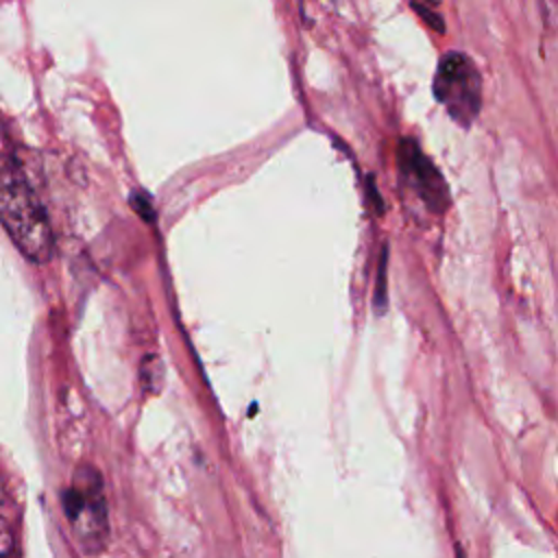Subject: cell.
I'll return each mask as SVG.
<instances>
[{
  "mask_svg": "<svg viewBox=\"0 0 558 558\" xmlns=\"http://www.w3.org/2000/svg\"><path fill=\"white\" fill-rule=\"evenodd\" d=\"M434 96L460 126L473 124L482 109V76L469 54L451 50L440 57Z\"/></svg>",
  "mask_w": 558,
  "mask_h": 558,
  "instance_id": "obj_3",
  "label": "cell"
},
{
  "mask_svg": "<svg viewBox=\"0 0 558 558\" xmlns=\"http://www.w3.org/2000/svg\"><path fill=\"white\" fill-rule=\"evenodd\" d=\"M381 286L386 288V246H384V251H381V259H379V275H377V290H375V303H377V307H379L381 299H386V296L381 294Z\"/></svg>",
  "mask_w": 558,
  "mask_h": 558,
  "instance_id": "obj_6",
  "label": "cell"
},
{
  "mask_svg": "<svg viewBox=\"0 0 558 558\" xmlns=\"http://www.w3.org/2000/svg\"><path fill=\"white\" fill-rule=\"evenodd\" d=\"M399 170L405 179V183L418 194V198L432 209V211H445L451 203L449 187L440 174V170L434 166V161L421 150V146L412 137H403L399 142Z\"/></svg>",
  "mask_w": 558,
  "mask_h": 558,
  "instance_id": "obj_4",
  "label": "cell"
},
{
  "mask_svg": "<svg viewBox=\"0 0 558 558\" xmlns=\"http://www.w3.org/2000/svg\"><path fill=\"white\" fill-rule=\"evenodd\" d=\"M0 220L17 251L33 264H46L54 251L48 211L17 161L4 155L0 181Z\"/></svg>",
  "mask_w": 558,
  "mask_h": 558,
  "instance_id": "obj_1",
  "label": "cell"
},
{
  "mask_svg": "<svg viewBox=\"0 0 558 558\" xmlns=\"http://www.w3.org/2000/svg\"><path fill=\"white\" fill-rule=\"evenodd\" d=\"M427 22H429V26L432 28H436V31H442L445 28V24H442V20H440V15L438 13H434V11H429L425 4H412Z\"/></svg>",
  "mask_w": 558,
  "mask_h": 558,
  "instance_id": "obj_7",
  "label": "cell"
},
{
  "mask_svg": "<svg viewBox=\"0 0 558 558\" xmlns=\"http://www.w3.org/2000/svg\"><path fill=\"white\" fill-rule=\"evenodd\" d=\"M131 205H133V209H135L144 220H148V222L155 220L153 203H150V198H148L142 190H135V192L131 194Z\"/></svg>",
  "mask_w": 558,
  "mask_h": 558,
  "instance_id": "obj_5",
  "label": "cell"
},
{
  "mask_svg": "<svg viewBox=\"0 0 558 558\" xmlns=\"http://www.w3.org/2000/svg\"><path fill=\"white\" fill-rule=\"evenodd\" d=\"M63 514L85 551L98 554L107 547L109 514L102 488V475L92 464H78L72 482L61 493Z\"/></svg>",
  "mask_w": 558,
  "mask_h": 558,
  "instance_id": "obj_2",
  "label": "cell"
}]
</instances>
